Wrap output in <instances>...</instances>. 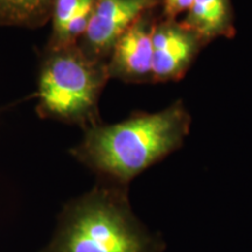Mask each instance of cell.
Segmentation results:
<instances>
[{
  "instance_id": "cell-1",
  "label": "cell",
  "mask_w": 252,
  "mask_h": 252,
  "mask_svg": "<svg viewBox=\"0 0 252 252\" xmlns=\"http://www.w3.org/2000/svg\"><path fill=\"white\" fill-rule=\"evenodd\" d=\"M187 130V113L174 105L115 125L93 126L71 153L97 174L122 187L179 147Z\"/></svg>"
},
{
  "instance_id": "cell-2",
  "label": "cell",
  "mask_w": 252,
  "mask_h": 252,
  "mask_svg": "<svg viewBox=\"0 0 252 252\" xmlns=\"http://www.w3.org/2000/svg\"><path fill=\"white\" fill-rule=\"evenodd\" d=\"M165 244L132 212L121 186H97L63 207L40 252H163Z\"/></svg>"
},
{
  "instance_id": "cell-3",
  "label": "cell",
  "mask_w": 252,
  "mask_h": 252,
  "mask_svg": "<svg viewBox=\"0 0 252 252\" xmlns=\"http://www.w3.org/2000/svg\"><path fill=\"white\" fill-rule=\"evenodd\" d=\"M108 77V65L90 58L78 45L49 47L40 72L39 109L63 122L93 123Z\"/></svg>"
},
{
  "instance_id": "cell-4",
  "label": "cell",
  "mask_w": 252,
  "mask_h": 252,
  "mask_svg": "<svg viewBox=\"0 0 252 252\" xmlns=\"http://www.w3.org/2000/svg\"><path fill=\"white\" fill-rule=\"evenodd\" d=\"M158 0H96L83 37L78 45L90 58L100 60L112 52L126 31L157 4Z\"/></svg>"
},
{
  "instance_id": "cell-5",
  "label": "cell",
  "mask_w": 252,
  "mask_h": 252,
  "mask_svg": "<svg viewBox=\"0 0 252 252\" xmlns=\"http://www.w3.org/2000/svg\"><path fill=\"white\" fill-rule=\"evenodd\" d=\"M153 27L141 17L125 32L112 49L109 76L125 81H143L152 75Z\"/></svg>"
},
{
  "instance_id": "cell-6",
  "label": "cell",
  "mask_w": 252,
  "mask_h": 252,
  "mask_svg": "<svg viewBox=\"0 0 252 252\" xmlns=\"http://www.w3.org/2000/svg\"><path fill=\"white\" fill-rule=\"evenodd\" d=\"M195 34L184 26L165 23L153 27L154 80L167 81L179 77L187 69L195 53Z\"/></svg>"
},
{
  "instance_id": "cell-7",
  "label": "cell",
  "mask_w": 252,
  "mask_h": 252,
  "mask_svg": "<svg viewBox=\"0 0 252 252\" xmlns=\"http://www.w3.org/2000/svg\"><path fill=\"white\" fill-rule=\"evenodd\" d=\"M226 0H194L182 26L195 35L208 39L223 34L229 26Z\"/></svg>"
},
{
  "instance_id": "cell-8",
  "label": "cell",
  "mask_w": 252,
  "mask_h": 252,
  "mask_svg": "<svg viewBox=\"0 0 252 252\" xmlns=\"http://www.w3.org/2000/svg\"><path fill=\"white\" fill-rule=\"evenodd\" d=\"M55 0H0V24L39 26L52 17Z\"/></svg>"
},
{
  "instance_id": "cell-9",
  "label": "cell",
  "mask_w": 252,
  "mask_h": 252,
  "mask_svg": "<svg viewBox=\"0 0 252 252\" xmlns=\"http://www.w3.org/2000/svg\"><path fill=\"white\" fill-rule=\"evenodd\" d=\"M83 2L84 0H55L52 9L53 33L50 46H55L59 42L68 23Z\"/></svg>"
},
{
  "instance_id": "cell-10",
  "label": "cell",
  "mask_w": 252,
  "mask_h": 252,
  "mask_svg": "<svg viewBox=\"0 0 252 252\" xmlns=\"http://www.w3.org/2000/svg\"><path fill=\"white\" fill-rule=\"evenodd\" d=\"M194 0H165V11L169 17L182 13V12L189 11L193 5Z\"/></svg>"
}]
</instances>
